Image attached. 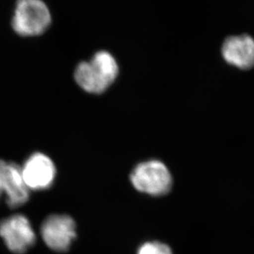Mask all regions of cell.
Returning <instances> with one entry per match:
<instances>
[{"mask_svg": "<svg viewBox=\"0 0 254 254\" xmlns=\"http://www.w3.org/2000/svg\"><path fill=\"white\" fill-rule=\"evenodd\" d=\"M136 254H173V252L169 246L165 244L150 241L143 244L138 249Z\"/></svg>", "mask_w": 254, "mask_h": 254, "instance_id": "9c48e42d", "label": "cell"}, {"mask_svg": "<svg viewBox=\"0 0 254 254\" xmlns=\"http://www.w3.org/2000/svg\"><path fill=\"white\" fill-rule=\"evenodd\" d=\"M130 182L139 191L152 195H165L173 185L170 172L158 160L138 164L130 174Z\"/></svg>", "mask_w": 254, "mask_h": 254, "instance_id": "3957f363", "label": "cell"}, {"mask_svg": "<svg viewBox=\"0 0 254 254\" xmlns=\"http://www.w3.org/2000/svg\"><path fill=\"white\" fill-rule=\"evenodd\" d=\"M52 22V12L43 0H17L15 3L11 26L20 37L44 34Z\"/></svg>", "mask_w": 254, "mask_h": 254, "instance_id": "7a4b0ae2", "label": "cell"}, {"mask_svg": "<svg viewBox=\"0 0 254 254\" xmlns=\"http://www.w3.org/2000/svg\"><path fill=\"white\" fill-rule=\"evenodd\" d=\"M22 174L30 190H45L54 183L56 167L49 157L42 153H35L25 162Z\"/></svg>", "mask_w": 254, "mask_h": 254, "instance_id": "52a82bcc", "label": "cell"}, {"mask_svg": "<svg viewBox=\"0 0 254 254\" xmlns=\"http://www.w3.org/2000/svg\"><path fill=\"white\" fill-rule=\"evenodd\" d=\"M221 53L228 64L250 69L254 66V39L246 34L228 37L223 43Z\"/></svg>", "mask_w": 254, "mask_h": 254, "instance_id": "ba28073f", "label": "cell"}, {"mask_svg": "<svg viewBox=\"0 0 254 254\" xmlns=\"http://www.w3.org/2000/svg\"><path fill=\"white\" fill-rule=\"evenodd\" d=\"M118 73L119 66L115 57L108 52L100 51L90 61L78 64L74 70V79L87 93L99 94L114 83Z\"/></svg>", "mask_w": 254, "mask_h": 254, "instance_id": "6da1fadb", "label": "cell"}, {"mask_svg": "<svg viewBox=\"0 0 254 254\" xmlns=\"http://www.w3.org/2000/svg\"><path fill=\"white\" fill-rule=\"evenodd\" d=\"M41 234L47 247L56 252H66L75 240V222L68 215H52L42 223Z\"/></svg>", "mask_w": 254, "mask_h": 254, "instance_id": "5b68a950", "label": "cell"}, {"mask_svg": "<svg viewBox=\"0 0 254 254\" xmlns=\"http://www.w3.org/2000/svg\"><path fill=\"white\" fill-rule=\"evenodd\" d=\"M0 236L7 249L16 254H23L36 242V234L29 220L22 215H14L0 221Z\"/></svg>", "mask_w": 254, "mask_h": 254, "instance_id": "277c9868", "label": "cell"}, {"mask_svg": "<svg viewBox=\"0 0 254 254\" xmlns=\"http://www.w3.org/2000/svg\"><path fill=\"white\" fill-rule=\"evenodd\" d=\"M5 196L10 207H19L29 199L30 190L22 177V167L0 160V200Z\"/></svg>", "mask_w": 254, "mask_h": 254, "instance_id": "8992f818", "label": "cell"}]
</instances>
